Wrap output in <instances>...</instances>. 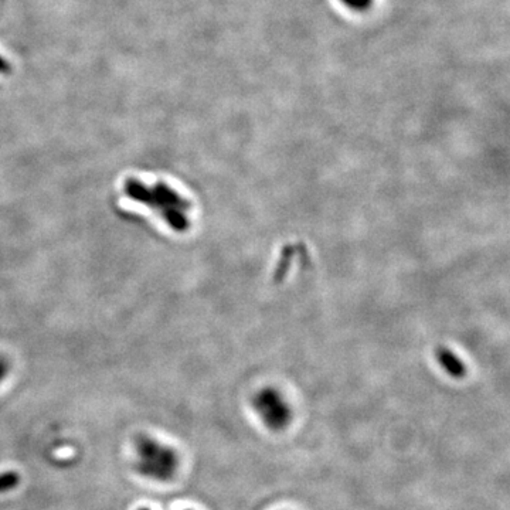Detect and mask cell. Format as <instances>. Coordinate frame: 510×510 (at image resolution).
I'll return each mask as SVG.
<instances>
[{
  "label": "cell",
  "instance_id": "cell-2",
  "mask_svg": "<svg viewBox=\"0 0 510 510\" xmlns=\"http://www.w3.org/2000/svg\"><path fill=\"white\" fill-rule=\"evenodd\" d=\"M135 448L138 462L135 469L145 478L156 482H169L178 469V456L176 451L146 436L136 438Z\"/></svg>",
  "mask_w": 510,
  "mask_h": 510
},
{
  "label": "cell",
  "instance_id": "cell-7",
  "mask_svg": "<svg viewBox=\"0 0 510 510\" xmlns=\"http://www.w3.org/2000/svg\"><path fill=\"white\" fill-rule=\"evenodd\" d=\"M139 510H149V509H146V507H142V509H139Z\"/></svg>",
  "mask_w": 510,
  "mask_h": 510
},
{
  "label": "cell",
  "instance_id": "cell-5",
  "mask_svg": "<svg viewBox=\"0 0 510 510\" xmlns=\"http://www.w3.org/2000/svg\"><path fill=\"white\" fill-rule=\"evenodd\" d=\"M9 369H10L9 362L5 359L3 356H0V382H2L6 378V376L9 373Z\"/></svg>",
  "mask_w": 510,
  "mask_h": 510
},
{
  "label": "cell",
  "instance_id": "cell-4",
  "mask_svg": "<svg viewBox=\"0 0 510 510\" xmlns=\"http://www.w3.org/2000/svg\"><path fill=\"white\" fill-rule=\"evenodd\" d=\"M20 483V476L16 472H3L0 473V493L9 492L14 489Z\"/></svg>",
  "mask_w": 510,
  "mask_h": 510
},
{
  "label": "cell",
  "instance_id": "cell-3",
  "mask_svg": "<svg viewBox=\"0 0 510 510\" xmlns=\"http://www.w3.org/2000/svg\"><path fill=\"white\" fill-rule=\"evenodd\" d=\"M255 408L261 417V420L274 429L284 428L291 418L289 407L287 405L285 400L278 393L265 390L263 391L257 400H255Z\"/></svg>",
  "mask_w": 510,
  "mask_h": 510
},
{
  "label": "cell",
  "instance_id": "cell-1",
  "mask_svg": "<svg viewBox=\"0 0 510 510\" xmlns=\"http://www.w3.org/2000/svg\"><path fill=\"white\" fill-rule=\"evenodd\" d=\"M125 194L155 212L176 233L189 228L190 203L172 186L158 182L146 185L139 178H127L123 185Z\"/></svg>",
  "mask_w": 510,
  "mask_h": 510
},
{
  "label": "cell",
  "instance_id": "cell-6",
  "mask_svg": "<svg viewBox=\"0 0 510 510\" xmlns=\"http://www.w3.org/2000/svg\"><path fill=\"white\" fill-rule=\"evenodd\" d=\"M8 72H10V65L2 56H0V74H8Z\"/></svg>",
  "mask_w": 510,
  "mask_h": 510
}]
</instances>
